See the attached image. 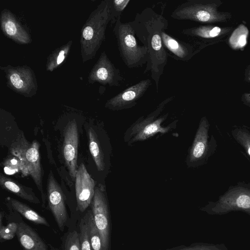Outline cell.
Returning <instances> with one entry per match:
<instances>
[{"mask_svg":"<svg viewBox=\"0 0 250 250\" xmlns=\"http://www.w3.org/2000/svg\"><path fill=\"white\" fill-rule=\"evenodd\" d=\"M131 22L138 40L148 49V60L144 73L150 72L158 93L160 79L164 73L168 57L161 33L167 29L168 21L162 15L147 7L137 13Z\"/></svg>","mask_w":250,"mask_h":250,"instance_id":"obj_1","label":"cell"},{"mask_svg":"<svg viewBox=\"0 0 250 250\" xmlns=\"http://www.w3.org/2000/svg\"><path fill=\"white\" fill-rule=\"evenodd\" d=\"M110 0H102L91 12L81 31V55L83 63L94 59L105 40L110 22Z\"/></svg>","mask_w":250,"mask_h":250,"instance_id":"obj_2","label":"cell"},{"mask_svg":"<svg viewBox=\"0 0 250 250\" xmlns=\"http://www.w3.org/2000/svg\"><path fill=\"white\" fill-rule=\"evenodd\" d=\"M117 18L113 29L120 56L129 68L142 67L148 60V49L139 44L131 21L122 22Z\"/></svg>","mask_w":250,"mask_h":250,"instance_id":"obj_3","label":"cell"},{"mask_svg":"<svg viewBox=\"0 0 250 250\" xmlns=\"http://www.w3.org/2000/svg\"><path fill=\"white\" fill-rule=\"evenodd\" d=\"M175 98L171 96L162 101L150 114L146 118L144 117L138 119L126 131L124 140L128 144L144 141L158 133H165L169 131L171 125L164 127L161 124L166 119L168 114H165L158 119L157 116L165 106Z\"/></svg>","mask_w":250,"mask_h":250,"instance_id":"obj_4","label":"cell"},{"mask_svg":"<svg viewBox=\"0 0 250 250\" xmlns=\"http://www.w3.org/2000/svg\"><path fill=\"white\" fill-rule=\"evenodd\" d=\"M210 125L206 117L199 124L194 140L186 159L189 167H197L206 164L216 150L217 144L214 136H209Z\"/></svg>","mask_w":250,"mask_h":250,"instance_id":"obj_5","label":"cell"},{"mask_svg":"<svg viewBox=\"0 0 250 250\" xmlns=\"http://www.w3.org/2000/svg\"><path fill=\"white\" fill-rule=\"evenodd\" d=\"M11 151L23 165L22 173L24 176L30 175L41 194L42 207H44L46 195L42 185L43 174L40 161V144L34 140L31 144L23 142L18 144Z\"/></svg>","mask_w":250,"mask_h":250,"instance_id":"obj_6","label":"cell"},{"mask_svg":"<svg viewBox=\"0 0 250 250\" xmlns=\"http://www.w3.org/2000/svg\"><path fill=\"white\" fill-rule=\"evenodd\" d=\"M5 73L6 86L14 92L26 98L37 94L38 85L33 69L27 65L0 66Z\"/></svg>","mask_w":250,"mask_h":250,"instance_id":"obj_7","label":"cell"},{"mask_svg":"<svg viewBox=\"0 0 250 250\" xmlns=\"http://www.w3.org/2000/svg\"><path fill=\"white\" fill-rule=\"evenodd\" d=\"M104 186L99 184L95 187L91 203L94 221L100 233L102 250H108L110 240V226L108 207Z\"/></svg>","mask_w":250,"mask_h":250,"instance_id":"obj_8","label":"cell"},{"mask_svg":"<svg viewBox=\"0 0 250 250\" xmlns=\"http://www.w3.org/2000/svg\"><path fill=\"white\" fill-rule=\"evenodd\" d=\"M87 81L90 84L98 83L104 86L119 87L125 79L120 69L110 61L106 52L103 51L91 69Z\"/></svg>","mask_w":250,"mask_h":250,"instance_id":"obj_9","label":"cell"},{"mask_svg":"<svg viewBox=\"0 0 250 250\" xmlns=\"http://www.w3.org/2000/svg\"><path fill=\"white\" fill-rule=\"evenodd\" d=\"M47 199L48 207L60 230L63 231L69 217L62 190L50 170L47 183Z\"/></svg>","mask_w":250,"mask_h":250,"instance_id":"obj_10","label":"cell"},{"mask_svg":"<svg viewBox=\"0 0 250 250\" xmlns=\"http://www.w3.org/2000/svg\"><path fill=\"white\" fill-rule=\"evenodd\" d=\"M151 84L150 79L142 80L108 100L105 107L113 111L132 108L136 105Z\"/></svg>","mask_w":250,"mask_h":250,"instance_id":"obj_11","label":"cell"},{"mask_svg":"<svg viewBox=\"0 0 250 250\" xmlns=\"http://www.w3.org/2000/svg\"><path fill=\"white\" fill-rule=\"evenodd\" d=\"M79 132L75 120L69 121L63 132L62 152L71 178L75 179L78 170Z\"/></svg>","mask_w":250,"mask_h":250,"instance_id":"obj_12","label":"cell"},{"mask_svg":"<svg viewBox=\"0 0 250 250\" xmlns=\"http://www.w3.org/2000/svg\"><path fill=\"white\" fill-rule=\"evenodd\" d=\"M0 24L3 34L16 43L27 44L31 42V37L28 28L7 8L3 9L0 12Z\"/></svg>","mask_w":250,"mask_h":250,"instance_id":"obj_13","label":"cell"},{"mask_svg":"<svg viewBox=\"0 0 250 250\" xmlns=\"http://www.w3.org/2000/svg\"><path fill=\"white\" fill-rule=\"evenodd\" d=\"M75 179L77 209L83 212L91 203L95 193V183L82 163L78 168Z\"/></svg>","mask_w":250,"mask_h":250,"instance_id":"obj_14","label":"cell"},{"mask_svg":"<svg viewBox=\"0 0 250 250\" xmlns=\"http://www.w3.org/2000/svg\"><path fill=\"white\" fill-rule=\"evenodd\" d=\"M220 208L250 209V183L238 182L229 187L216 203Z\"/></svg>","mask_w":250,"mask_h":250,"instance_id":"obj_15","label":"cell"},{"mask_svg":"<svg viewBox=\"0 0 250 250\" xmlns=\"http://www.w3.org/2000/svg\"><path fill=\"white\" fill-rule=\"evenodd\" d=\"M164 46L168 55L177 61L188 62L195 54L194 45L181 41L167 33L165 30L161 32Z\"/></svg>","mask_w":250,"mask_h":250,"instance_id":"obj_16","label":"cell"},{"mask_svg":"<svg viewBox=\"0 0 250 250\" xmlns=\"http://www.w3.org/2000/svg\"><path fill=\"white\" fill-rule=\"evenodd\" d=\"M17 222L18 227L16 236L23 250H49L47 245L36 231L21 217Z\"/></svg>","mask_w":250,"mask_h":250,"instance_id":"obj_17","label":"cell"},{"mask_svg":"<svg viewBox=\"0 0 250 250\" xmlns=\"http://www.w3.org/2000/svg\"><path fill=\"white\" fill-rule=\"evenodd\" d=\"M0 185L3 189L30 203L36 204L40 203V200L32 188L22 185L2 173L0 174Z\"/></svg>","mask_w":250,"mask_h":250,"instance_id":"obj_18","label":"cell"},{"mask_svg":"<svg viewBox=\"0 0 250 250\" xmlns=\"http://www.w3.org/2000/svg\"><path fill=\"white\" fill-rule=\"evenodd\" d=\"M5 200L6 205L10 209L22 215L27 220L34 224L50 227V225L44 217L27 204L10 197H7Z\"/></svg>","mask_w":250,"mask_h":250,"instance_id":"obj_19","label":"cell"},{"mask_svg":"<svg viewBox=\"0 0 250 250\" xmlns=\"http://www.w3.org/2000/svg\"><path fill=\"white\" fill-rule=\"evenodd\" d=\"M89 148L95 163L97 169L99 171L105 168L104 156L97 135L92 128H89L87 131Z\"/></svg>","mask_w":250,"mask_h":250,"instance_id":"obj_20","label":"cell"},{"mask_svg":"<svg viewBox=\"0 0 250 250\" xmlns=\"http://www.w3.org/2000/svg\"><path fill=\"white\" fill-rule=\"evenodd\" d=\"M72 44V41L58 47L47 58L46 70L52 72L60 67L68 56Z\"/></svg>","mask_w":250,"mask_h":250,"instance_id":"obj_21","label":"cell"},{"mask_svg":"<svg viewBox=\"0 0 250 250\" xmlns=\"http://www.w3.org/2000/svg\"><path fill=\"white\" fill-rule=\"evenodd\" d=\"M85 215L89 227L91 250H102L100 233L95 224L92 210H88Z\"/></svg>","mask_w":250,"mask_h":250,"instance_id":"obj_22","label":"cell"},{"mask_svg":"<svg viewBox=\"0 0 250 250\" xmlns=\"http://www.w3.org/2000/svg\"><path fill=\"white\" fill-rule=\"evenodd\" d=\"M231 133L233 139L250 157V131L244 127L235 126Z\"/></svg>","mask_w":250,"mask_h":250,"instance_id":"obj_23","label":"cell"},{"mask_svg":"<svg viewBox=\"0 0 250 250\" xmlns=\"http://www.w3.org/2000/svg\"><path fill=\"white\" fill-rule=\"evenodd\" d=\"M59 250H81L80 233L75 230L65 233Z\"/></svg>","mask_w":250,"mask_h":250,"instance_id":"obj_24","label":"cell"},{"mask_svg":"<svg viewBox=\"0 0 250 250\" xmlns=\"http://www.w3.org/2000/svg\"><path fill=\"white\" fill-rule=\"evenodd\" d=\"M79 227L81 250H91L89 227L85 215L81 218Z\"/></svg>","mask_w":250,"mask_h":250,"instance_id":"obj_25","label":"cell"},{"mask_svg":"<svg viewBox=\"0 0 250 250\" xmlns=\"http://www.w3.org/2000/svg\"><path fill=\"white\" fill-rule=\"evenodd\" d=\"M130 2V0H110V22L114 24L117 18L121 17L122 13Z\"/></svg>","mask_w":250,"mask_h":250,"instance_id":"obj_26","label":"cell"},{"mask_svg":"<svg viewBox=\"0 0 250 250\" xmlns=\"http://www.w3.org/2000/svg\"><path fill=\"white\" fill-rule=\"evenodd\" d=\"M17 222L9 223L6 226L0 223V240L2 242L6 240L12 239L15 235L18 229Z\"/></svg>","mask_w":250,"mask_h":250,"instance_id":"obj_27","label":"cell"},{"mask_svg":"<svg viewBox=\"0 0 250 250\" xmlns=\"http://www.w3.org/2000/svg\"><path fill=\"white\" fill-rule=\"evenodd\" d=\"M5 172L9 174H13L19 170H21V172L23 171V165L21 161L16 159H12L7 160L5 163L4 167Z\"/></svg>","mask_w":250,"mask_h":250,"instance_id":"obj_28","label":"cell"},{"mask_svg":"<svg viewBox=\"0 0 250 250\" xmlns=\"http://www.w3.org/2000/svg\"><path fill=\"white\" fill-rule=\"evenodd\" d=\"M238 43L241 46H244L246 43V38L244 35H241L239 39Z\"/></svg>","mask_w":250,"mask_h":250,"instance_id":"obj_29","label":"cell"}]
</instances>
